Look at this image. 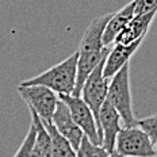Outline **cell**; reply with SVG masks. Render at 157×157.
<instances>
[{
	"label": "cell",
	"instance_id": "cell-1",
	"mask_svg": "<svg viewBox=\"0 0 157 157\" xmlns=\"http://www.w3.org/2000/svg\"><path fill=\"white\" fill-rule=\"evenodd\" d=\"M111 16L113 14H106L95 18L83 34V38L77 49V78L73 92V95L76 96H80L81 88L86 83L87 77L107 57L110 52L109 46L103 45V33Z\"/></svg>",
	"mask_w": 157,
	"mask_h": 157
},
{
	"label": "cell",
	"instance_id": "cell-2",
	"mask_svg": "<svg viewBox=\"0 0 157 157\" xmlns=\"http://www.w3.org/2000/svg\"><path fill=\"white\" fill-rule=\"evenodd\" d=\"M78 53L75 52L64 61L58 63L37 76L22 81L23 86H45L60 95H73L77 78Z\"/></svg>",
	"mask_w": 157,
	"mask_h": 157
},
{
	"label": "cell",
	"instance_id": "cell-3",
	"mask_svg": "<svg viewBox=\"0 0 157 157\" xmlns=\"http://www.w3.org/2000/svg\"><path fill=\"white\" fill-rule=\"evenodd\" d=\"M107 100L119 113L123 125L126 127L137 126L138 119L133 111L132 90H130V63H127L110 80Z\"/></svg>",
	"mask_w": 157,
	"mask_h": 157
},
{
	"label": "cell",
	"instance_id": "cell-4",
	"mask_svg": "<svg viewBox=\"0 0 157 157\" xmlns=\"http://www.w3.org/2000/svg\"><path fill=\"white\" fill-rule=\"evenodd\" d=\"M115 150L123 157H153L156 156L155 142L144 130L137 126L122 127L118 133Z\"/></svg>",
	"mask_w": 157,
	"mask_h": 157
},
{
	"label": "cell",
	"instance_id": "cell-5",
	"mask_svg": "<svg viewBox=\"0 0 157 157\" xmlns=\"http://www.w3.org/2000/svg\"><path fill=\"white\" fill-rule=\"evenodd\" d=\"M18 94L26 102L29 109L34 110L44 122H52L58 104V95L45 86H18Z\"/></svg>",
	"mask_w": 157,
	"mask_h": 157
},
{
	"label": "cell",
	"instance_id": "cell-6",
	"mask_svg": "<svg viewBox=\"0 0 157 157\" xmlns=\"http://www.w3.org/2000/svg\"><path fill=\"white\" fill-rule=\"evenodd\" d=\"M104 61L106 58L98 65L95 69L91 72V75L87 77L86 83H84L83 88H81L80 96L88 106L91 107L95 118L98 122V130H99V136L103 140L102 134H100V125H99V114L100 109L107 100V94H109V84L110 80L104 77L103 75V68H104ZM103 145V144H102Z\"/></svg>",
	"mask_w": 157,
	"mask_h": 157
},
{
	"label": "cell",
	"instance_id": "cell-7",
	"mask_svg": "<svg viewBox=\"0 0 157 157\" xmlns=\"http://www.w3.org/2000/svg\"><path fill=\"white\" fill-rule=\"evenodd\" d=\"M58 98L68 106L73 121L83 130V133L92 142L98 144V145H102L103 140L99 136L96 118H95L91 107L83 100V98L76 96V95H60Z\"/></svg>",
	"mask_w": 157,
	"mask_h": 157
},
{
	"label": "cell",
	"instance_id": "cell-8",
	"mask_svg": "<svg viewBox=\"0 0 157 157\" xmlns=\"http://www.w3.org/2000/svg\"><path fill=\"white\" fill-rule=\"evenodd\" d=\"M121 122H122V118H121L119 113L109 100H106L102 109H100L99 125L100 134L103 137V146L109 150V153H113L115 150L118 133L122 129Z\"/></svg>",
	"mask_w": 157,
	"mask_h": 157
},
{
	"label": "cell",
	"instance_id": "cell-9",
	"mask_svg": "<svg viewBox=\"0 0 157 157\" xmlns=\"http://www.w3.org/2000/svg\"><path fill=\"white\" fill-rule=\"evenodd\" d=\"M142 41L144 39L137 41V42L130 44V45L114 44V46L110 49L109 54H107L106 61H104V68H103L104 77L111 80V78L115 76L127 63H130V58H132L133 54L138 50V48L141 46Z\"/></svg>",
	"mask_w": 157,
	"mask_h": 157
},
{
	"label": "cell",
	"instance_id": "cell-10",
	"mask_svg": "<svg viewBox=\"0 0 157 157\" xmlns=\"http://www.w3.org/2000/svg\"><path fill=\"white\" fill-rule=\"evenodd\" d=\"M52 122H53V125L56 126V129L63 134L65 138L69 140V142L73 145V148L77 149L81 140H83V137H84V133H83V130L77 126V123L73 121L68 106L61 99L58 100L57 109H56L54 114H53Z\"/></svg>",
	"mask_w": 157,
	"mask_h": 157
},
{
	"label": "cell",
	"instance_id": "cell-11",
	"mask_svg": "<svg viewBox=\"0 0 157 157\" xmlns=\"http://www.w3.org/2000/svg\"><path fill=\"white\" fill-rule=\"evenodd\" d=\"M156 14H157V11H152V12L142 14V15H134V18L129 22V25L117 37L114 44L130 45V44H134V42L144 39L146 33L149 31L150 25H152Z\"/></svg>",
	"mask_w": 157,
	"mask_h": 157
},
{
	"label": "cell",
	"instance_id": "cell-12",
	"mask_svg": "<svg viewBox=\"0 0 157 157\" xmlns=\"http://www.w3.org/2000/svg\"><path fill=\"white\" fill-rule=\"evenodd\" d=\"M136 6H137V0H132L122 10H119L118 12H113V16L110 18L109 23L106 25V29H104V33H103L104 46H111L115 42L118 35L122 33L123 29L134 18V15H136Z\"/></svg>",
	"mask_w": 157,
	"mask_h": 157
},
{
	"label": "cell",
	"instance_id": "cell-13",
	"mask_svg": "<svg viewBox=\"0 0 157 157\" xmlns=\"http://www.w3.org/2000/svg\"><path fill=\"white\" fill-rule=\"evenodd\" d=\"M44 122V121H42ZM46 126L52 140V149H53V157H76V149L69 142V140L56 129L53 122H44Z\"/></svg>",
	"mask_w": 157,
	"mask_h": 157
},
{
	"label": "cell",
	"instance_id": "cell-14",
	"mask_svg": "<svg viewBox=\"0 0 157 157\" xmlns=\"http://www.w3.org/2000/svg\"><path fill=\"white\" fill-rule=\"evenodd\" d=\"M110 153L103 145H98L92 142L84 134L80 145L76 149V157H107Z\"/></svg>",
	"mask_w": 157,
	"mask_h": 157
},
{
	"label": "cell",
	"instance_id": "cell-15",
	"mask_svg": "<svg viewBox=\"0 0 157 157\" xmlns=\"http://www.w3.org/2000/svg\"><path fill=\"white\" fill-rule=\"evenodd\" d=\"M35 136H37V132H35V126L30 125V129H29L27 134H26L23 142H22L21 148L18 149V152L15 153L14 157H30L33 148H34V144H35Z\"/></svg>",
	"mask_w": 157,
	"mask_h": 157
},
{
	"label": "cell",
	"instance_id": "cell-16",
	"mask_svg": "<svg viewBox=\"0 0 157 157\" xmlns=\"http://www.w3.org/2000/svg\"><path fill=\"white\" fill-rule=\"evenodd\" d=\"M137 125L148 134L153 142H157V114L156 115L142 118V119H138Z\"/></svg>",
	"mask_w": 157,
	"mask_h": 157
},
{
	"label": "cell",
	"instance_id": "cell-17",
	"mask_svg": "<svg viewBox=\"0 0 157 157\" xmlns=\"http://www.w3.org/2000/svg\"><path fill=\"white\" fill-rule=\"evenodd\" d=\"M152 11H157V0H137L136 15L148 14Z\"/></svg>",
	"mask_w": 157,
	"mask_h": 157
},
{
	"label": "cell",
	"instance_id": "cell-18",
	"mask_svg": "<svg viewBox=\"0 0 157 157\" xmlns=\"http://www.w3.org/2000/svg\"><path fill=\"white\" fill-rule=\"evenodd\" d=\"M34 145H35V144H34ZM30 157H42V156H41V153H39L38 150H37V148L34 146V148H33V152H31Z\"/></svg>",
	"mask_w": 157,
	"mask_h": 157
},
{
	"label": "cell",
	"instance_id": "cell-19",
	"mask_svg": "<svg viewBox=\"0 0 157 157\" xmlns=\"http://www.w3.org/2000/svg\"><path fill=\"white\" fill-rule=\"evenodd\" d=\"M107 157H123V156H122V155H119V153H118L117 150H114V152H113V153H110V155L107 156Z\"/></svg>",
	"mask_w": 157,
	"mask_h": 157
},
{
	"label": "cell",
	"instance_id": "cell-20",
	"mask_svg": "<svg viewBox=\"0 0 157 157\" xmlns=\"http://www.w3.org/2000/svg\"><path fill=\"white\" fill-rule=\"evenodd\" d=\"M155 149H156V156H157V142H155Z\"/></svg>",
	"mask_w": 157,
	"mask_h": 157
},
{
	"label": "cell",
	"instance_id": "cell-21",
	"mask_svg": "<svg viewBox=\"0 0 157 157\" xmlns=\"http://www.w3.org/2000/svg\"><path fill=\"white\" fill-rule=\"evenodd\" d=\"M153 157H157V156H153Z\"/></svg>",
	"mask_w": 157,
	"mask_h": 157
}]
</instances>
